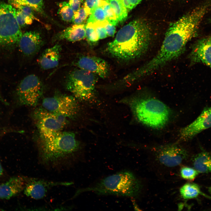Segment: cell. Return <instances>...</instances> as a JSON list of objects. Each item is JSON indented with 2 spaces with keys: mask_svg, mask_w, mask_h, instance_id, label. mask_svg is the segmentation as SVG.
Here are the masks:
<instances>
[{
  "mask_svg": "<svg viewBox=\"0 0 211 211\" xmlns=\"http://www.w3.org/2000/svg\"><path fill=\"white\" fill-rule=\"evenodd\" d=\"M11 5L19 4L28 6L33 10L45 15L44 0H8Z\"/></svg>",
  "mask_w": 211,
  "mask_h": 211,
  "instance_id": "23",
  "label": "cell"
},
{
  "mask_svg": "<svg viewBox=\"0 0 211 211\" xmlns=\"http://www.w3.org/2000/svg\"><path fill=\"white\" fill-rule=\"evenodd\" d=\"M12 5L22 12L25 18L27 25L31 24L33 20L35 19L33 11V9L30 7L26 6L17 4Z\"/></svg>",
  "mask_w": 211,
  "mask_h": 211,
  "instance_id": "26",
  "label": "cell"
},
{
  "mask_svg": "<svg viewBox=\"0 0 211 211\" xmlns=\"http://www.w3.org/2000/svg\"><path fill=\"white\" fill-rule=\"evenodd\" d=\"M140 189L139 181L134 174L124 171L108 176L93 185L78 190L75 195L92 192L101 195L134 197L138 194Z\"/></svg>",
  "mask_w": 211,
  "mask_h": 211,
  "instance_id": "4",
  "label": "cell"
},
{
  "mask_svg": "<svg viewBox=\"0 0 211 211\" xmlns=\"http://www.w3.org/2000/svg\"><path fill=\"white\" fill-rule=\"evenodd\" d=\"M155 153L156 160L161 165L173 168L179 165L188 160L192 156L185 148L176 144H170L161 146Z\"/></svg>",
  "mask_w": 211,
  "mask_h": 211,
  "instance_id": "9",
  "label": "cell"
},
{
  "mask_svg": "<svg viewBox=\"0 0 211 211\" xmlns=\"http://www.w3.org/2000/svg\"><path fill=\"white\" fill-rule=\"evenodd\" d=\"M83 1V0H69L68 3L70 7L75 12L80 8L81 4Z\"/></svg>",
  "mask_w": 211,
  "mask_h": 211,
  "instance_id": "33",
  "label": "cell"
},
{
  "mask_svg": "<svg viewBox=\"0 0 211 211\" xmlns=\"http://www.w3.org/2000/svg\"><path fill=\"white\" fill-rule=\"evenodd\" d=\"M85 33L86 38L90 43H96L99 39L95 28L89 24L86 25Z\"/></svg>",
  "mask_w": 211,
  "mask_h": 211,
  "instance_id": "28",
  "label": "cell"
},
{
  "mask_svg": "<svg viewBox=\"0 0 211 211\" xmlns=\"http://www.w3.org/2000/svg\"><path fill=\"white\" fill-rule=\"evenodd\" d=\"M192 63H203L211 68V36L197 41L193 45L189 55Z\"/></svg>",
  "mask_w": 211,
  "mask_h": 211,
  "instance_id": "13",
  "label": "cell"
},
{
  "mask_svg": "<svg viewBox=\"0 0 211 211\" xmlns=\"http://www.w3.org/2000/svg\"><path fill=\"white\" fill-rule=\"evenodd\" d=\"M99 6H101L103 8L108 23L115 26L116 25L119 21L114 10L108 0H101Z\"/></svg>",
  "mask_w": 211,
  "mask_h": 211,
  "instance_id": "24",
  "label": "cell"
},
{
  "mask_svg": "<svg viewBox=\"0 0 211 211\" xmlns=\"http://www.w3.org/2000/svg\"><path fill=\"white\" fill-rule=\"evenodd\" d=\"M25 177L14 176L0 184V199H8L23 190Z\"/></svg>",
  "mask_w": 211,
  "mask_h": 211,
  "instance_id": "16",
  "label": "cell"
},
{
  "mask_svg": "<svg viewBox=\"0 0 211 211\" xmlns=\"http://www.w3.org/2000/svg\"><path fill=\"white\" fill-rule=\"evenodd\" d=\"M88 15L84 6L80 7L77 11L74 12L72 22L74 24H82L85 21Z\"/></svg>",
  "mask_w": 211,
  "mask_h": 211,
  "instance_id": "29",
  "label": "cell"
},
{
  "mask_svg": "<svg viewBox=\"0 0 211 211\" xmlns=\"http://www.w3.org/2000/svg\"><path fill=\"white\" fill-rule=\"evenodd\" d=\"M42 84L36 75L32 74L25 77L21 82L17 89L19 103L30 106L38 103L43 92Z\"/></svg>",
  "mask_w": 211,
  "mask_h": 211,
  "instance_id": "7",
  "label": "cell"
},
{
  "mask_svg": "<svg viewBox=\"0 0 211 211\" xmlns=\"http://www.w3.org/2000/svg\"><path fill=\"white\" fill-rule=\"evenodd\" d=\"M3 173V169L0 162V176H1Z\"/></svg>",
  "mask_w": 211,
  "mask_h": 211,
  "instance_id": "37",
  "label": "cell"
},
{
  "mask_svg": "<svg viewBox=\"0 0 211 211\" xmlns=\"http://www.w3.org/2000/svg\"><path fill=\"white\" fill-rule=\"evenodd\" d=\"M207 189L209 193L211 195V186L208 187Z\"/></svg>",
  "mask_w": 211,
  "mask_h": 211,
  "instance_id": "38",
  "label": "cell"
},
{
  "mask_svg": "<svg viewBox=\"0 0 211 211\" xmlns=\"http://www.w3.org/2000/svg\"><path fill=\"white\" fill-rule=\"evenodd\" d=\"M190 160L199 173L211 177V151L202 150L193 155Z\"/></svg>",
  "mask_w": 211,
  "mask_h": 211,
  "instance_id": "18",
  "label": "cell"
},
{
  "mask_svg": "<svg viewBox=\"0 0 211 211\" xmlns=\"http://www.w3.org/2000/svg\"><path fill=\"white\" fill-rule=\"evenodd\" d=\"M72 183L47 181L35 178L25 177V183L23 190L24 194L35 199H40L45 197L48 190L58 186H69Z\"/></svg>",
  "mask_w": 211,
  "mask_h": 211,
  "instance_id": "11",
  "label": "cell"
},
{
  "mask_svg": "<svg viewBox=\"0 0 211 211\" xmlns=\"http://www.w3.org/2000/svg\"><path fill=\"white\" fill-rule=\"evenodd\" d=\"M97 80L96 74L80 69L69 74L66 81V87L76 99L89 101L94 96Z\"/></svg>",
  "mask_w": 211,
  "mask_h": 211,
  "instance_id": "5",
  "label": "cell"
},
{
  "mask_svg": "<svg viewBox=\"0 0 211 211\" xmlns=\"http://www.w3.org/2000/svg\"><path fill=\"white\" fill-rule=\"evenodd\" d=\"M61 50V45L58 44L46 49L38 60L41 68L46 70L57 66L60 58Z\"/></svg>",
  "mask_w": 211,
  "mask_h": 211,
  "instance_id": "17",
  "label": "cell"
},
{
  "mask_svg": "<svg viewBox=\"0 0 211 211\" xmlns=\"http://www.w3.org/2000/svg\"><path fill=\"white\" fill-rule=\"evenodd\" d=\"M180 192L182 197L185 199L195 198L200 195L211 199L210 196L203 192L200 186L194 183L188 182L185 183L180 188Z\"/></svg>",
  "mask_w": 211,
  "mask_h": 211,
  "instance_id": "20",
  "label": "cell"
},
{
  "mask_svg": "<svg viewBox=\"0 0 211 211\" xmlns=\"http://www.w3.org/2000/svg\"><path fill=\"white\" fill-rule=\"evenodd\" d=\"M114 10L118 21H125L127 16L128 11L122 0H108Z\"/></svg>",
  "mask_w": 211,
  "mask_h": 211,
  "instance_id": "22",
  "label": "cell"
},
{
  "mask_svg": "<svg viewBox=\"0 0 211 211\" xmlns=\"http://www.w3.org/2000/svg\"><path fill=\"white\" fill-rule=\"evenodd\" d=\"M33 117L40 136L61 131L67 122L66 118L43 108L36 109Z\"/></svg>",
  "mask_w": 211,
  "mask_h": 211,
  "instance_id": "10",
  "label": "cell"
},
{
  "mask_svg": "<svg viewBox=\"0 0 211 211\" xmlns=\"http://www.w3.org/2000/svg\"><path fill=\"white\" fill-rule=\"evenodd\" d=\"M108 23L103 8L99 6L93 8L87 20V23L95 27L98 26H102L105 27Z\"/></svg>",
  "mask_w": 211,
  "mask_h": 211,
  "instance_id": "21",
  "label": "cell"
},
{
  "mask_svg": "<svg viewBox=\"0 0 211 211\" xmlns=\"http://www.w3.org/2000/svg\"><path fill=\"white\" fill-rule=\"evenodd\" d=\"M100 0H94V5L93 8L99 6Z\"/></svg>",
  "mask_w": 211,
  "mask_h": 211,
  "instance_id": "36",
  "label": "cell"
},
{
  "mask_svg": "<svg viewBox=\"0 0 211 211\" xmlns=\"http://www.w3.org/2000/svg\"><path fill=\"white\" fill-rule=\"evenodd\" d=\"M211 127V106L205 108L193 122L181 129L180 139L188 141L192 139L202 131Z\"/></svg>",
  "mask_w": 211,
  "mask_h": 211,
  "instance_id": "12",
  "label": "cell"
},
{
  "mask_svg": "<svg viewBox=\"0 0 211 211\" xmlns=\"http://www.w3.org/2000/svg\"><path fill=\"white\" fill-rule=\"evenodd\" d=\"M122 101L129 106L139 122L152 128L163 127L171 117V111L169 107L159 100L152 97L136 96Z\"/></svg>",
  "mask_w": 211,
  "mask_h": 211,
  "instance_id": "3",
  "label": "cell"
},
{
  "mask_svg": "<svg viewBox=\"0 0 211 211\" xmlns=\"http://www.w3.org/2000/svg\"><path fill=\"white\" fill-rule=\"evenodd\" d=\"M40 158L45 164L57 166L68 162L79 147L74 134L57 132L41 136Z\"/></svg>",
  "mask_w": 211,
  "mask_h": 211,
  "instance_id": "2",
  "label": "cell"
},
{
  "mask_svg": "<svg viewBox=\"0 0 211 211\" xmlns=\"http://www.w3.org/2000/svg\"><path fill=\"white\" fill-rule=\"evenodd\" d=\"M16 11L12 5L0 2V47L18 43L23 34Z\"/></svg>",
  "mask_w": 211,
  "mask_h": 211,
  "instance_id": "6",
  "label": "cell"
},
{
  "mask_svg": "<svg viewBox=\"0 0 211 211\" xmlns=\"http://www.w3.org/2000/svg\"><path fill=\"white\" fill-rule=\"evenodd\" d=\"M151 35L145 21L134 20L119 30L114 39L108 43L107 50L113 57L124 61L138 58L147 51Z\"/></svg>",
  "mask_w": 211,
  "mask_h": 211,
  "instance_id": "1",
  "label": "cell"
},
{
  "mask_svg": "<svg viewBox=\"0 0 211 211\" xmlns=\"http://www.w3.org/2000/svg\"><path fill=\"white\" fill-rule=\"evenodd\" d=\"M43 108L52 113L73 119L77 115L79 106L76 99L73 96L57 95L43 99Z\"/></svg>",
  "mask_w": 211,
  "mask_h": 211,
  "instance_id": "8",
  "label": "cell"
},
{
  "mask_svg": "<svg viewBox=\"0 0 211 211\" xmlns=\"http://www.w3.org/2000/svg\"><path fill=\"white\" fill-rule=\"evenodd\" d=\"M43 43L39 32L30 31L22 34L18 44L20 50L23 54L31 56L35 55L39 51Z\"/></svg>",
  "mask_w": 211,
  "mask_h": 211,
  "instance_id": "15",
  "label": "cell"
},
{
  "mask_svg": "<svg viewBox=\"0 0 211 211\" xmlns=\"http://www.w3.org/2000/svg\"><path fill=\"white\" fill-rule=\"evenodd\" d=\"M105 28L108 36H114L116 28L115 26L109 23L105 26Z\"/></svg>",
  "mask_w": 211,
  "mask_h": 211,
  "instance_id": "35",
  "label": "cell"
},
{
  "mask_svg": "<svg viewBox=\"0 0 211 211\" xmlns=\"http://www.w3.org/2000/svg\"><path fill=\"white\" fill-rule=\"evenodd\" d=\"M93 5L94 0H85L84 7L85 11L88 15L90 14Z\"/></svg>",
  "mask_w": 211,
  "mask_h": 211,
  "instance_id": "34",
  "label": "cell"
},
{
  "mask_svg": "<svg viewBox=\"0 0 211 211\" xmlns=\"http://www.w3.org/2000/svg\"><path fill=\"white\" fill-rule=\"evenodd\" d=\"M76 64L80 69L105 79L108 76L109 67L104 59L95 56H84L80 58Z\"/></svg>",
  "mask_w": 211,
  "mask_h": 211,
  "instance_id": "14",
  "label": "cell"
},
{
  "mask_svg": "<svg viewBox=\"0 0 211 211\" xmlns=\"http://www.w3.org/2000/svg\"><path fill=\"white\" fill-rule=\"evenodd\" d=\"M16 17L17 21L21 27L27 25L24 16L21 11L18 9L16 10Z\"/></svg>",
  "mask_w": 211,
  "mask_h": 211,
  "instance_id": "31",
  "label": "cell"
},
{
  "mask_svg": "<svg viewBox=\"0 0 211 211\" xmlns=\"http://www.w3.org/2000/svg\"><path fill=\"white\" fill-rule=\"evenodd\" d=\"M128 12L134 8L142 0H122Z\"/></svg>",
  "mask_w": 211,
  "mask_h": 211,
  "instance_id": "30",
  "label": "cell"
},
{
  "mask_svg": "<svg viewBox=\"0 0 211 211\" xmlns=\"http://www.w3.org/2000/svg\"><path fill=\"white\" fill-rule=\"evenodd\" d=\"M209 21L210 23H211V18L210 19Z\"/></svg>",
  "mask_w": 211,
  "mask_h": 211,
  "instance_id": "39",
  "label": "cell"
},
{
  "mask_svg": "<svg viewBox=\"0 0 211 211\" xmlns=\"http://www.w3.org/2000/svg\"><path fill=\"white\" fill-rule=\"evenodd\" d=\"M85 27L84 24H74L58 33L54 40H64L72 42L80 41L86 38Z\"/></svg>",
  "mask_w": 211,
  "mask_h": 211,
  "instance_id": "19",
  "label": "cell"
},
{
  "mask_svg": "<svg viewBox=\"0 0 211 211\" xmlns=\"http://www.w3.org/2000/svg\"><path fill=\"white\" fill-rule=\"evenodd\" d=\"M59 7V13L62 20L68 22L72 21L74 12L68 2L63 1L60 3Z\"/></svg>",
  "mask_w": 211,
  "mask_h": 211,
  "instance_id": "25",
  "label": "cell"
},
{
  "mask_svg": "<svg viewBox=\"0 0 211 211\" xmlns=\"http://www.w3.org/2000/svg\"><path fill=\"white\" fill-rule=\"evenodd\" d=\"M98 33L99 39L105 38L108 36L105 27L102 26H98L94 27Z\"/></svg>",
  "mask_w": 211,
  "mask_h": 211,
  "instance_id": "32",
  "label": "cell"
},
{
  "mask_svg": "<svg viewBox=\"0 0 211 211\" xmlns=\"http://www.w3.org/2000/svg\"><path fill=\"white\" fill-rule=\"evenodd\" d=\"M180 173L183 178L190 181L194 180L199 173L193 167L187 166L183 167L181 168Z\"/></svg>",
  "mask_w": 211,
  "mask_h": 211,
  "instance_id": "27",
  "label": "cell"
}]
</instances>
